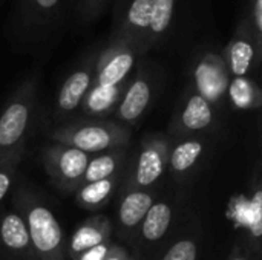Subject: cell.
Segmentation results:
<instances>
[{"instance_id":"6da1fadb","label":"cell","mask_w":262,"mask_h":260,"mask_svg":"<svg viewBox=\"0 0 262 260\" xmlns=\"http://www.w3.org/2000/svg\"><path fill=\"white\" fill-rule=\"evenodd\" d=\"M75 0H17L5 25L14 52L41 55L64 35Z\"/></svg>"},{"instance_id":"7a4b0ae2","label":"cell","mask_w":262,"mask_h":260,"mask_svg":"<svg viewBox=\"0 0 262 260\" xmlns=\"http://www.w3.org/2000/svg\"><path fill=\"white\" fill-rule=\"evenodd\" d=\"M12 207L23 216L37 260H69L66 238L45 199L25 184L12 193Z\"/></svg>"},{"instance_id":"3957f363","label":"cell","mask_w":262,"mask_h":260,"mask_svg":"<svg viewBox=\"0 0 262 260\" xmlns=\"http://www.w3.org/2000/svg\"><path fill=\"white\" fill-rule=\"evenodd\" d=\"M40 84V72H32L18 83L0 109V161L25 153V144L37 113Z\"/></svg>"},{"instance_id":"277c9868","label":"cell","mask_w":262,"mask_h":260,"mask_svg":"<svg viewBox=\"0 0 262 260\" xmlns=\"http://www.w3.org/2000/svg\"><path fill=\"white\" fill-rule=\"evenodd\" d=\"M132 132L115 120L75 118L66 121L49 132V139L74 147L88 155L129 147Z\"/></svg>"},{"instance_id":"5b68a950","label":"cell","mask_w":262,"mask_h":260,"mask_svg":"<svg viewBox=\"0 0 262 260\" xmlns=\"http://www.w3.org/2000/svg\"><path fill=\"white\" fill-rule=\"evenodd\" d=\"M163 83L161 66L150 60L147 55H141L129 78V83L114 110L115 121L130 129L135 126L152 106L157 92Z\"/></svg>"},{"instance_id":"8992f818","label":"cell","mask_w":262,"mask_h":260,"mask_svg":"<svg viewBox=\"0 0 262 260\" xmlns=\"http://www.w3.org/2000/svg\"><path fill=\"white\" fill-rule=\"evenodd\" d=\"M170 139L163 133H147L143 136L135 158L126 164L121 190H154L167 173Z\"/></svg>"},{"instance_id":"52a82bcc","label":"cell","mask_w":262,"mask_h":260,"mask_svg":"<svg viewBox=\"0 0 262 260\" xmlns=\"http://www.w3.org/2000/svg\"><path fill=\"white\" fill-rule=\"evenodd\" d=\"M230 75L224 63L223 49L201 48L189 64V86L215 107L227 104Z\"/></svg>"},{"instance_id":"ba28073f","label":"cell","mask_w":262,"mask_h":260,"mask_svg":"<svg viewBox=\"0 0 262 260\" xmlns=\"http://www.w3.org/2000/svg\"><path fill=\"white\" fill-rule=\"evenodd\" d=\"M104 38L101 41L92 43L74 63L71 70L66 74L60 83L52 109V118H64L80 109L88 90L92 86L95 66L98 54L103 48Z\"/></svg>"},{"instance_id":"9c48e42d","label":"cell","mask_w":262,"mask_h":260,"mask_svg":"<svg viewBox=\"0 0 262 260\" xmlns=\"http://www.w3.org/2000/svg\"><path fill=\"white\" fill-rule=\"evenodd\" d=\"M92 155L58 143H49L41 149L40 161L49 179L61 192L74 193L81 184L84 170Z\"/></svg>"},{"instance_id":"30bf717a","label":"cell","mask_w":262,"mask_h":260,"mask_svg":"<svg viewBox=\"0 0 262 260\" xmlns=\"http://www.w3.org/2000/svg\"><path fill=\"white\" fill-rule=\"evenodd\" d=\"M218 126L216 107L190 86L180 97L169 126V133L175 138L203 136Z\"/></svg>"},{"instance_id":"8fae6325","label":"cell","mask_w":262,"mask_h":260,"mask_svg":"<svg viewBox=\"0 0 262 260\" xmlns=\"http://www.w3.org/2000/svg\"><path fill=\"white\" fill-rule=\"evenodd\" d=\"M140 57L141 55L134 46L104 38L103 48L97 58L95 75L91 87L111 89L127 84Z\"/></svg>"},{"instance_id":"7c38bea8","label":"cell","mask_w":262,"mask_h":260,"mask_svg":"<svg viewBox=\"0 0 262 260\" xmlns=\"http://www.w3.org/2000/svg\"><path fill=\"white\" fill-rule=\"evenodd\" d=\"M223 57L230 78L250 77V74L261 64L262 49L256 46L252 28L243 12L232 38L226 48H223Z\"/></svg>"},{"instance_id":"4fadbf2b","label":"cell","mask_w":262,"mask_h":260,"mask_svg":"<svg viewBox=\"0 0 262 260\" xmlns=\"http://www.w3.org/2000/svg\"><path fill=\"white\" fill-rule=\"evenodd\" d=\"M0 260H37L26 222L14 207L0 210Z\"/></svg>"},{"instance_id":"5bb4252c","label":"cell","mask_w":262,"mask_h":260,"mask_svg":"<svg viewBox=\"0 0 262 260\" xmlns=\"http://www.w3.org/2000/svg\"><path fill=\"white\" fill-rule=\"evenodd\" d=\"M235 221L239 228L244 230L246 238H241L252 257L258 260L261 257V238H262V193L259 175L255 176L252 182L250 196H243L236 201L235 207Z\"/></svg>"},{"instance_id":"9a60e30c","label":"cell","mask_w":262,"mask_h":260,"mask_svg":"<svg viewBox=\"0 0 262 260\" xmlns=\"http://www.w3.org/2000/svg\"><path fill=\"white\" fill-rule=\"evenodd\" d=\"M181 14V0H155L150 23L140 44V54L147 55L150 51L164 48L173 37L177 21Z\"/></svg>"},{"instance_id":"2e32d148","label":"cell","mask_w":262,"mask_h":260,"mask_svg":"<svg viewBox=\"0 0 262 260\" xmlns=\"http://www.w3.org/2000/svg\"><path fill=\"white\" fill-rule=\"evenodd\" d=\"M117 228L123 238L132 239L147 210L157 201V193L155 190H121L117 192Z\"/></svg>"},{"instance_id":"e0dca14e","label":"cell","mask_w":262,"mask_h":260,"mask_svg":"<svg viewBox=\"0 0 262 260\" xmlns=\"http://www.w3.org/2000/svg\"><path fill=\"white\" fill-rule=\"evenodd\" d=\"M154 3L155 0H130L118 26L109 31L106 40L127 43L140 54V44L149 28Z\"/></svg>"},{"instance_id":"ac0fdd59","label":"cell","mask_w":262,"mask_h":260,"mask_svg":"<svg viewBox=\"0 0 262 260\" xmlns=\"http://www.w3.org/2000/svg\"><path fill=\"white\" fill-rule=\"evenodd\" d=\"M112 234H114V222L106 215H95L88 218L75 228V231L66 241L68 259L89 248L112 241L111 239Z\"/></svg>"},{"instance_id":"d6986e66","label":"cell","mask_w":262,"mask_h":260,"mask_svg":"<svg viewBox=\"0 0 262 260\" xmlns=\"http://www.w3.org/2000/svg\"><path fill=\"white\" fill-rule=\"evenodd\" d=\"M207 150V139L204 136H184L177 138L175 144H170L167 172L173 178H187L201 162Z\"/></svg>"},{"instance_id":"ffe728a7","label":"cell","mask_w":262,"mask_h":260,"mask_svg":"<svg viewBox=\"0 0 262 260\" xmlns=\"http://www.w3.org/2000/svg\"><path fill=\"white\" fill-rule=\"evenodd\" d=\"M172 221L173 207L167 201H155L143 218L135 238L141 245H154L167 234Z\"/></svg>"},{"instance_id":"44dd1931","label":"cell","mask_w":262,"mask_h":260,"mask_svg":"<svg viewBox=\"0 0 262 260\" xmlns=\"http://www.w3.org/2000/svg\"><path fill=\"white\" fill-rule=\"evenodd\" d=\"M123 176H124V172L114 175L111 178L101 179V181L81 184L74 192V199H75L77 205L88 211L101 210L103 207H106L109 204V201L118 192Z\"/></svg>"},{"instance_id":"7402d4cb","label":"cell","mask_w":262,"mask_h":260,"mask_svg":"<svg viewBox=\"0 0 262 260\" xmlns=\"http://www.w3.org/2000/svg\"><path fill=\"white\" fill-rule=\"evenodd\" d=\"M127 149L129 147L92 155L84 170L83 184L101 181V179H106V178H111L114 175L124 172L126 164H127V156H129Z\"/></svg>"},{"instance_id":"603a6c76","label":"cell","mask_w":262,"mask_h":260,"mask_svg":"<svg viewBox=\"0 0 262 260\" xmlns=\"http://www.w3.org/2000/svg\"><path fill=\"white\" fill-rule=\"evenodd\" d=\"M227 103L236 110H258L262 103L261 87L250 77L230 78L227 87Z\"/></svg>"},{"instance_id":"cb8c5ba5","label":"cell","mask_w":262,"mask_h":260,"mask_svg":"<svg viewBox=\"0 0 262 260\" xmlns=\"http://www.w3.org/2000/svg\"><path fill=\"white\" fill-rule=\"evenodd\" d=\"M112 6V0H75L72 23L75 28H89Z\"/></svg>"},{"instance_id":"d4e9b609","label":"cell","mask_w":262,"mask_h":260,"mask_svg":"<svg viewBox=\"0 0 262 260\" xmlns=\"http://www.w3.org/2000/svg\"><path fill=\"white\" fill-rule=\"evenodd\" d=\"M23 156L25 153H17L0 161V205L5 202V199L8 198V195L11 193L12 187L17 182L18 167Z\"/></svg>"},{"instance_id":"484cf974","label":"cell","mask_w":262,"mask_h":260,"mask_svg":"<svg viewBox=\"0 0 262 260\" xmlns=\"http://www.w3.org/2000/svg\"><path fill=\"white\" fill-rule=\"evenodd\" d=\"M200 244L195 238L184 236L175 241L160 257V260H198Z\"/></svg>"},{"instance_id":"4316f807","label":"cell","mask_w":262,"mask_h":260,"mask_svg":"<svg viewBox=\"0 0 262 260\" xmlns=\"http://www.w3.org/2000/svg\"><path fill=\"white\" fill-rule=\"evenodd\" d=\"M243 14L252 28L256 46L262 49V0H247V6Z\"/></svg>"},{"instance_id":"83f0119b","label":"cell","mask_w":262,"mask_h":260,"mask_svg":"<svg viewBox=\"0 0 262 260\" xmlns=\"http://www.w3.org/2000/svg\"><path fill=\"white\" fill-rule=\"evenodd\" d=\"M112 245H114L112 241L104 242V244H101V245H97V247H94V248H89V250H86V251H83V253H80V254L71 257L69 260H104L106 259V256L109 254Z\"/></svg>"},{"instance_id":"f1b7e54d","label":"cell","mask_w":262,"mask_h":260,"mask_svg":"<svg viewBox=\"0 0 262 260\" xmlns=\"http://www.w3.org/2000/svg\"><path fill=\"white\" fill-rule=\"evenodd\" d=\"M252 254L246 245V242L243 239H238L233 245V248L230 250L229 253V257L227 260H252Z\"/></svg>"},{"instance_id":"f546056e","label":"cell","mask_w":262,"mask_h":260,"mask_svg":"<svg viewBox=\"0 0 262 260\" xmlns=\"http://www.w3.org/2000/svg\"><path fill=\"white\" fill-rule=\"evenodd\" d=\"M129 2L130 0H112V26H111V31L118 26Z\"/></svg>"},{"instance_id":"4dcf8cb0","label":"cell","mask_w":262,"mask_h":260,"mask_svg":"<svg viewBox=\"0 0 262 260\" xmlns=\"http://www.w3.org/2000/svg\"><path fill=\"white\" fill-rule=\"evenodd\" d=\"M104 260H135V259L130 256V253H129L124 247H121V245H118V244H115V242H114V245H112V248H111L109 254L106 256V259Z\"/></svg>"}]
</instances>
